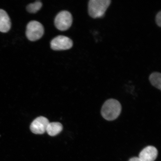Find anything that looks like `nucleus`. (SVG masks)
Segmentation results:
<instances>
[{"label": "nucleus", "mask_w": 161, "mask_h": 161, "mask_svg": "<svg viewBox=\"0 0 161 161\" xmlns=\"http://www.w3.org/2000/svg\"><path fill=\"white\" fill-rule=\"evenodd\" d=\"M121 110L122 106L118 101L110 99L106 101L102 106L101 114L104 119L112 121L118 117Z\"/></svg>", "instance_id": "1"}, {"label": "nucleus", "mask_w": 161, "mask_h": 161, "mask_svg": "<svg viewBox=\"0 0 161 161\" xmlns=\"http://www.w3.org/2000/svg\"><path fill=\"white\" fill-rule=\"evenodd\" d=\"M110 0H90L88 3V13L93 19L101 18L109 7Z\"/></svg>", "instance_id": "2"}, {"label": "nucleus", "mask_w": 161, "mask_h": 161, "mask_svg": "<svg viewBox=\"0 0 161 161\" xmlns=\"http://www.w3.org/2000/svg\"><path fill=\"white\" fill-rule=\"evenodd\" d=\"M44 33V28L42 24L36 21H30L27 26L26 35L31 41L39 40Z\"/></svg>", "instance_id": "3"}, {"label": "nucleus", "mask_w": 161, "mask_h": 161, "mask_svg": "<svg viewBox=\"0 0 161 161\" xmlns=\"http://www.w3.org/2000/svg\"><path fill=\"white\" fill-rule=\"evenodd\" d=\"M72 21V15L69 12L62 11L56 16L55 20V25L60 31H66L71 26Z\"/></svg>", "instance_id": "4"}, {"label": "nucleus", "mask_w": 161, "mask_h": 161, "mask_svg": "<svg viewBox=\"0 0 161 161\" xmlns=\"http://www.w3.org/2000/svg\"><path fill=\"white\" fill-rule=\"evenodd\" d=\"M73 45V42L70 38L63 36H59L54 38L50 43L52 49L55 50L69 49Z\"/></svg>", "instance_id": "5"}, {"label": "nucleus", "mask_w": 161, "mask_h": 161, "mask_svg": "<svg viewBox=\"0 0 161 161\" xmlns=\"http://www.w3.org/2000/svg\"><path fill=\"white\" fill-rule=\"evenodd\" d=\"M49 123L47 119L43 116L39 117L32 122L30 126V129L34 134H43L46 131Z\"/></svg>", "instance_id": "6"}, {"label": "nucleus", "mask_w": 161, "mask_h": 161, "mask_svg": "<svg viewBox=\"0 0 161 161\" xmlns=\"http://www.w3.org/2000/svg\"><path fill=\"white\" fill-rule=\"evenodd\" d=\"M158 156V151L153 146H148L144 148L139 155L142 161H154Z\"/></svg>", "instance_id": "7"}, {"label": "nucleus", "mask_w": 161, "mask_h": 161, "mask_svg": "<svg viewBox=\"0 0 161 161\" xmlns=\"http://www.w3.org/2000/svg\"><path fill=\"white\" fill-rule=\"evenodd\" d=\"M11 19L7 12L4 10L0 9V31L7 33L11 29Z\"/></svg>", "instance_id": "8"}, {"label": "nucleus", "mask_w": 161, "mask_h": 161, "mask_svg": "<svg viewBox=\"0 0 161 161\" xmlns=\"http://www.w3.org/2000/svg\"><path fill=\"white\" fill-rule=\"evenodd\" d=\"M63 126L59 122H49L46 129V131L49 136H54L61 132Z\"/></svg>", "instance_id": "9"}, {"label": "nucleus", "mask_w": 161, "mask_h": 161, "mask_svg": "<svg viewBox=\"0 0 161 161\" xmlns=\"http://www.w3.org/2000/svg\"><path fill=\"white\" fill-rule=\"evenodd\" d=\"M149 80L151 84L158 89H161V74L160 72H154L151 74Z\"/></svg>", "instance_id": "10"}, {"label": "nucleus", "mask_w": 161, "mask_h": 161, "mask_svg": "<svg viewBox=\"0 0 161 161\" xmlns=\"http://www.w3.org/2000/svg\"><path fill=\"white\" fill-rule=\"evenodd\" d=\"M42 3L40 1H37L35 3L30 4L27 6V9L30 13H35L41 8Z\"/></svg>", "instance_id": "11"}, {"label": "nucleus", "mask_w": 161, "mask_h": 161, "mask_svg": "<svg viewBox=\"0 0 161 161\" xmlns=\"http://www.w3.org/2000/svg\"><path fill=\"white\" fill-rule=\"evenodd\" d=\"M156 22L157 25L159 27H161V11L157 14L156 17Z\"/></svg>", "instance_id": "12"}, {"label": "nucleus", "mask_w": 161, "mask_h": 161, "mask_svg": "<svg viewBox=\"0 0 161 161\" xmlns=\"http://www.w3.org/2000/svg\"><path fill=\"white\" fill-rule=\"evenodd\" d=\"M128 161H142L140 159L137 157H133L130 158Z\"/></svg>", "instance_id": "13"}]
</instances>
